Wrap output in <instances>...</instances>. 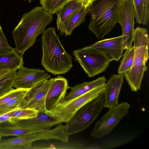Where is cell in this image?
<instances>
[{"label":"cell","instance_id":"6da1fadb","mask_svg":"<svg viewBox=\"0 0 149 149\" xmlns=\"http://www.w3.org/2000/svg\"><path fill=\"white\" fill-rule=\"evenodd\" d=\"M53 20L52 15L42 6L36 7L24 14L12 33L16 51L23 56L25 52L34 45L37 37L44 32L46 26Z\"/></svg>","mask_w":149,"mask_h":149},{"label":"cell","instance_id":"7a4b0ae2","mask_svg":"<svg viewBox=\"0 0 149 149\" xmlns=\"http://www.w3.org/2000/svg\"><path fill=\"white\" fill-rule=\"evenodd\" d=\"M41 42V64L47 71L56 75L65 74L71 70L72 56L63 47L55 28L50 27L44 31Z\"/></svg>","mask_w":149,"mask_h":149},{"label":"cell","instance_id":"3957f363","mask_svg":"<svg viewBox=\"0 0 149 149\" xmlns=\"http://www.w3.org/2000/svg\"><path fill=\"white\" fill-rule=\"evenodd\" d=\"M122 0H94L89 6L91 19L88 29L102 39L118 22Z\"/></svg>","mask_w":149,"mask_h":149},{"label":"cell","instance_id":"277c9868","mask_svg":"<svg viewBox=\"0 0 149 149\" xmlns=\"http://www.w3.org/2000/svg\"><path fill=\"white\" fill-rule=\"evenodd\" d=\"M133 41L134 55L131 69L124 74L131 90H140L144 73L148 68L146 63L149 57V39L147 29L140 27L134 30Z\"/></svg>","mask_w":149,"mask_h":149},{"label":"cell","instance_id":"5b68a950","mask_svg":"<svg viewBox=\"0 0 149 149\" xmlns=\"http://www.w3.org/2000/svg\"><path fill=\"white\" fill-rule=\"evenodd\" d=\"M104 93L83 106L64 125L68 136L81 132L89 127L104 107Z\"/></svg>","mask_w":149,"mask_h":149},{"label":"cell","instance_id":"8992f818","mask_svg":"<svg viewBox=\"0 0 149 149\" xmlns=\"http://www.w3.org/2000/svg\"><path fill=\"white\" fill-rule=\"evenodd\" d=\"M74 60L80 65L89 77H92L104 72L111 61L89 46L74 50Z\"/></svg>","mask_w":149,"mask_h":149},{"label":"cell","instance_id":"52a82bcc","mask_svg":"<svg viewBox=\"0 0 149 149\" xmlns=\"http://www.w3.org/2000/svg\"><path fill=\"white\" fill-rule=\"evenodd\" d=\"M130 107L127 102L118 104L109 109L95 124L91 132V136L101 139L109 134L121 120L127 115Z\"/></svg>","mask_w":149,"mask_h":149},{"label":"cell","instance_id":"ba28073f","mask_svg":"<svg viewBox=\"0 0 149 149\" xmlns=\"http://www.w3.org/2000/svg\"><path fill=\"white\" fill-rule=\"evenodd\" d=\"M105 85V84H104ZM104 85L97 87L77 97L66 104L56 107L52 111L46 113L66 123L76 111L85 104L104 93Z\"/></svg>","mask_w":149,"mask_h":149},{"label":"cell","instance_id":"9c48e42d","mask_svg":"<svg viewBox=\"0 0 149 149\" xmlns=\"http://www.w3.org/2000/svg\"><path fill=\"white\" fill-rule=\"evenodd\" d=\"M53 79L54 78H51L46 79L29 89L17 108L31 109L38 112H45L46 96Z\"/></svg>","mask_w":149,"mask_h":149},{"label":"cell","instance_id":"30bf717a","mask_svg":"<svg viewBox=\"0 0 149 149\" xmlns=\"http://www.w3.org/2000/svg\"><path fill=\"white\" fill-rule=\"evenodd\" d=\"M134 18L132 0H122L118 22L122 29V45L124 50L132 46Z\"/></svg>","mask_w":149,"mask_h":149},{"label":"cell","instance_id":"8fae6325","mask_svg":"<svg viewBox=\"0 0 149 149\" xmlns=\"http://www.w3.org/2000/svg\"><path fill=\"white\" fill-rule=\"evenodd\" d=\"M50 77V75L44 70L39 68H29L23 66L16 72L13 87L16 89H29Z\"/></svg>","mask_w":149,"mask_h":149},{"label":"cell","instance_id":"7c38bea8","mask_svg":"<svg viewBox=\"0 0 149 149\" xmlns=\"http://www.w3.org/2000/svg\"><path fill=\"white\" fill-rule=\"evenodd\" d=\"M89 46L111 61H118L123 56L122 36L100 40Z\"/></svg>","mask_w":149,"mask_h":149},{"label":"cell","instance_id":"4fadbf2b","mask_svg":"<svg viewBox=\"0 0 149 149\" xmlns=\"http://www.w3.org/2000/svg\"><path fill=\"white\" fill-rule=\"evenodd\" d=\"M70 88L67 80L63 77L58 75L54 78L46 96V112L50 111L55 108L65 97Z\"/></svg>","mask_w":149,"mask_h":149},{"label":"cell","instance_id":"5bb4252c","mask_svg":"<svg viewBox=\"0 0 149 149\" xmlns=\"http://www.w3.org/2000/svg\"><path fill=\"white\" fill-rule=\"evenodd\" d=\"M63 123L60 120L45 112H38L36 117L18 120L13 124L23 127L44 131Z\"/></svg>","mask_w":149,"mask_h":149},{"label":"cell","instance_id":"9a60e30c","mask_svg":"<svg viewBox=\"0 0 149 149\" xmlns=\"http://www.w3.org/2000/svg\"><path fill=\"white\" fill-rule=\"evenodd\" d=\"M124 77V74H113L105 83L104 107L110 109L118 104L119 94Z\"/></svg>","mask_w":149,"mask_h":149},{"label":"cell","instance_id":"2e32d148","mask_svg":"<svg viewBox=\"0 0 149 149\" xmlns=\"http://www.w3.org/2000/svg\"><path fill=\"white\" fill-rule=\"evenodd\" d=\"M107 79L104 76L99 77L90 81L84 82L71 88L69 93L56 107L63 106L75 98L82 95L97 87L104 85Z\"/></svg>","mask_w":149,"mask_h":149},{"label":"cell","instance_id":"e0dca14e","mask_svg":"<svg viewBox=\"0 0 149 149\" xmlns=\"http://www.w3.org/2000/svg\"><path fill=\"white\" fill-rule=\"evenodd\" d=\"M89 10V6L86 7L83 6L76 10L57 28L60 35H71L73 30L85 21L86 15Z\"/></svg>","mask_w":149,"mask_h":149},{"label":"cell","instance_id":"ac0fdd59","mask_svg":"<svg viewBox=\"0 0 149 149\" xmlns=\"http://www.w3.org/2000/svg\"><path fill=\"white\" fill-rule=\"evenodd\" d=\"M23 64V56L14 48L9 52L0 54V70H17Z\"/></svg>","mask_w":149,"mask_h":149},{"label":"cell","instance_id":"d6986e66","mask_svg":"<svg viewBox=\"0 0 149 149\" xmlns=\"http://www.w3.org/2000/svg\"><path fill=\"white\" fill-rule=\"evenodd\" d=\"M41 131H43L23 127L9 122L0 123V135L1 137L8 136H20Z\"/></svg>","mask_w":149,"mask_h":149},{"label":"cell","instance_id":"ffe728a7","mask_svg":"<svg viewBox=\"0 0 149 149\" xmlns=\"http://www.w3.org/2000/svg\"><path fill=\"white\" fill-rule=\"evenodd\" d=\"M83 6L79 0H73L65 4L57 13V28L63 24L73 13Z\"/></svg>","mask_w":149,"mask_h":149},{"label":"cell","instance_id":"44dd1931","mask_svg":"<svg viewBox=\"0 0 149 149\" xmlns=\"http://www.w3.org/2000/svg\"><path fill=\"white\" fill-rule=\"evenodd\" d=\"M16 71H10L0 78V97L13 89V84Z\"/></svg>","mask_w":149,"mask_h":149},{"label":"cell","instance_id":"7402d4cb","mask_svg":"<svg viewBox=\"0 0 149 149\" xmlns=\"http://www.w3.org/2000/svg\"><path fill=\"white\" fill-rule=\"evenodd\" d=\"M126 49L118 69V74H124L129 70L133 64L134 55V46Z\"/></svg>","mask_w":149,"mask_h":149},{"label":"cell","instance_id":"603a6c76","mask_svg":"<svg viewBox=\"0 0 149 149\" xmlns=\"http://www.w3.org/2000/svg\"><path fill=\"white\" fill-rule=\"evenodd\" d=\"M38 113L37 111L33 109L17 108L11 116L9 123L13 124L18 120L35 117Z\"/></svg>","mask_w":149,"mask_h":149},{"label":"cell","instance_id":"cb8c5ba5","mask_svg":"<svg viewBox=\"0 0 149 149\" xmlns=\"http://www.w3.org/2000/svg\"><path fill=\"white\" fill-rule=\"evenodd\" d=\"M73 0H40L42 7L52 15L57 13L68 2Z\"/></svg>","mask_w":149,"mask_h":149},{"label":"cell","instance_id":"d4e9b609","mask_svg":"<svg viewBox=\"0 0 149 149\" xmlns=\"http://www.w3.org/2000/svg\"><path fill=\"white\" fill-rule=\"evenodd\" d=\"M135 18L139 24L147 25L146 23V11L145 0H132Z\"/></svg>","mask_w":149,"mask_h":149},{"label":"cell","instance_id":"484cf974","mask_svg":"<svg viewBox=\"0 0 149 149\" xmlns=\"http://www.w3.org/2000/svg\"><path fill=\"white\" fill-rule=\"evenodd\" d=\"M24 95L14 98L8 102L0 105V115L10 112L17 108Z\"/></svg>","mask_w":149,"mask_h":149},{"label":"cell","instance_id":"4316f807","mask_svg":"<svg viewBox=\"0 0 149 149\" xmlns=\"http://www.w3.org/2000/svg\"><path fill=\"white\" fill-rule=\"evenodd\" d=\"M29 90L21 88L13 89L0 97V105L6 103L14 98L25 95Z\"/></svg>","mask_w":149,"mask_h":149},{"label":"cell","instance_id":"83f0119b","mask_svg":"<svg viewBox=\"0 0 149 149\" xmlns=\"http://www.w3.org/2000/svg\"><path fill=\"white\" fill-rule=\"evenodd\" d=\"M14 49L9 44L3 33L0 20V54L9 52Z\"/></svg>","mask_w":149,"mask_h":149},{"label":"cell","instance_id":"f1b7e54d","mask_svg":"<svg viewBox=\"0 0 149 149\" xmlns=\"http://www.w3.org/2000/svg\"><path fill=\"white\" fill-rule=\"evenodd\" d=\"M17 108L8 113L0 115V123L4 122H9L11 116Z\"/></svg>","mask_w":149,"mask_h":149},{"label":"cell","instance_id":"f546056e","mask_svg":"<svg viewBox=\"0 0 149 149\" xmlns=\"http://www.w3.org/2000/svg\"><path fill=\"white\" fill-rule=\"evenodd\" d=\"M146 11V24L149 22V0H145Z\"/></svg>","mask_w":149,"mask_h":149},{"label":"cell","instance_id":"4dcf8cb0","mask_svg":"<svg viewBox=\"0 0 149 149\" xmlns=\"http://www.w3.org/2000/svg\"><path fill=\"white\" fill-rule=\"evenodd\" d=\"M81 1L82 4L83 6L86 7L89 6L91 3L94 0H79Z\"/></svg>","mask_w":149,"mask_h":149},{"label":"cell","instance_id":"1f68e13d","mask_svg":"<svg viewBox=\"0 0 149 149\" xmlns=\"http://www.w3.org/2000/svg\"><path fill=\"white\" fill-rule=\"evenodd\" d=\"M10 71L11 70H0V78Z\"/></svg>","mask_w":149,"mask_h":149},{"label":"cell","instance_id":"d6a6232c","mask_svg":"<svg viewBox=\"0 0 149 149\" xmlns=\"http://www.w3.org/2000/svg\"><path fill=\"white\" fill-rule=\"evenodd\" d=\"M1 136L0 135V140H1Z\"/></svg>","mask_w":149,"mask_h":149},{"label":"cell","instance_id":"836d02e7","mask_svg":"<svg viewBox=\"0 0 149 149\" xmlns=\"http://www.w3.org/2000/svg\"></svg>","mask_w":149,"mask_h":149}]
</instances>
